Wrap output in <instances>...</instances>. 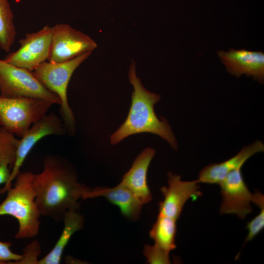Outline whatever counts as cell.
<instances>
[{
    "instance_id": "obj_1",
    "label": "cell",
    "mask_w": 264,
    "mask_h": 264,
    "mask_svg": "<svg viewBox=\"0 0 264 264\" xmlns=\"http://www.w3.org/2000/svg\"><path fill=\"white\" fill-rule=\"evenodd\" d=\"M44 166L33 179L35 202L42 216L62 221L67 211L79 210L78 200L91 188L78 181L74 168L61 156L47 155Z\"/></svg>"
},
{
    "instance_id": "obj_2",
    "label": "cell",
    "mask_w": 264,
    "mask_h": 264,
    "mask_svg": "<svg viewBox=\"0 0 264 264\" xmlns=\"http://www.w3.org/2000/svg\"><path fill=\"white\" fill-rule=\"evenodd\" d=\"M128 75L133 88L131 106L124 122L111 135V144H117L131 135L148 132L160 136L173 149L177 150V143L170 124L164 118L159 119L154 111V106L160 100V96L143 86L137 76L133 61L130 65Z\"/></svg>"
},
{
    "instance_id": "obj_3",
    "label": "cell",
    "mask_w": 264,
    "mask_h": 264,
    "mask_svg": "<svg viewBox=\"0 0 264 264\" xmlns=\"http://www.w3.org/2000/svg\"><path fill=\"white\" fill-rule=\"evenodd\" d=\"M34 174L29 171L20 173L13 187L7 191V196L0 204V216L9 215L18 221L17 239L33 238L39 233L41 215L35 202L33 186Z\"/></svg>"
},
{
    "instance_id": "obj_4",
    "label": "cell",
    "mask_w": 264,
    "mask_h": 264,
    "mask_svg": "<svg viewBox=\"0 0 264 264\" xmlns=\"http://www.w3.org/2000/svg\"><path fill=\"white\" fill-rule=\"evenodd\" d=\"M91 54L92 52H88L63 62L45 61L32 71L36 78L60 99L61 118L67 132L71 134L75 132V119L68 103L67 88L74 71Z\"/></svg>"
},
{
    "instance_id": "obj_5",
    "label": "cell",
    "mask_w": 264,
    "mask_h": 264,
    "mask_svg": "<svg viewBox=\"0 0 264 264\" xmlns=\"http://www.w3.org/2000/svg\"><path fill=\"white\" fill-rule=\"evenodd\" d=\"M53 104L42 99L0 96V126L22 138L34 122L46 114Z\"/></svg>"
},
{
    "instance_id": "obj_6",
    "label": "cell",
    "mask_w": 264,
    "mask_h": 264,
    "mask_svg": "<svg viewBox=\"0 0 264 264\" xmlns=\"http://www.w3.org/2000/svg\"><path fill=\"white\" fill-rule=\"evenodd\" d=\"M0 96L13 98L26 97L44 99L60 105L54 93L46 88L32 71L0 59Z\"/></svg>"
},
{
    "instance_id": "obj_7",
    "label": "cell",
    "mask_w": 264,
    "mask_h": 264,
    "mask_svg": "<svg viewBox=\"0 0 264 264\" xmlns=\"http://www.w3.org/2000/svg\"><path fill=\"white\" fill-rule=\"evenodd\" d=\"M66 132L62 118L53 112L46 114L34 122L19 140L14 165L8 182L0 189V195L4 194L12 187V182L20 173V169L28 153L41 139L49 135H63Z\"/></svg>"
},
{
    "instance_id": "obj_8",
    "label": "cell",
    "mask_w": 264,
    "mask_h": 264,
    "mask_svg": "<svg viewBox=\"0 0 264 264\" xmlns=\"http://www.w3.org/2000/svg\"><path fill=\"white\" fill-rule=\"evenodd\" d=\"M52 27L46 25L38 31L28 33L19 40L20 47L3 60L12 65L34 70L48 60L52 41Z\"/></svg>"
},
{
    "instance_id": "obj_9",
    "label": "cell",
    "mask_w": 264,
    "mask_h": 264,
    "mask_svg": "<svg viewBox=\"0 0 264 264\" xmlns=\"http://www.w3.org/2000/svg\"><path fill=\"white\" fill-rule=\"evenodd\" d=\"M97 46L89 36L66 23L52 27L51 47L48 61L53 63L70 60Z\"/></svg>"
},
{
    "instance_id": "obj_10",
    "label": "cell",
    "mask_w": 264,
    "mask_h": 264,
    "mask_svg": "<svg viewBox=\"0 0 264 264\" xmlns=\"http://www.w3.org/2000/svg\"><path fill=\"white\" fill-rule=\"evenodd\" d=\"M222 202L220 206V214H233L241 219L251 213V203L255 194L249 190L242 176L241 168L228 174L220 183Z\"/></svg>"
},
{
    "instance_id": "obj_11",
    "label": "cell",
    "mask_w": 264,
    "mask_h": 264,
    "mask_svg": "<svg viewBox=\"0 0 264 264\" xmlns=\"http://www.w3.org/2000/svg\"><path fill=\"white\" fill-rule=\"evenodd\" d=\"M167 182L168 186L160 189L164 199L159 203V214L177 220L187 201L195 200L202 194L197 180L182 181L180 176L169 172Z\"/></svg>"
},
{
    "instance_id": "obj_12",
    "label": "cell",
    "mask_w": 264,
    "mask_h": 264,
    "mask_svg": "<svg viewBox=\"0 0 264 264\" xmlns=\"http://www.w3.org/2000/svg\"><path fill=\"white\" fill-rule=\"evenodd\" d=\"M218 55L230 74L236 77L245 74L263 83L264 53L263 52L230 48L228 52L218 51Z\"/></svg>"
},
{
    "instance_id": "obj_13",
    "label": "cell",
    "mask_w": 264,
    "mask_h": 264,
    "mask_svg": "<svg viewBox=\"0 0 264 264\" xmlns=\"http://www.w3.org/2000/svg\"><path fill=\"white\" fill-rule=\"evenodd\" d=\"M264 145L257 140L243 147L237 154L230 158L219 163L207 165L199 172L197 181L200 183L220 185L230 172L241 168L244 163L255 154L263 152Z\"/></svg>"
},
{
    "instance_id": "obj_14",
    "label": "cell",
    "mask_w": 264,
    "mask_h": 264,
    "mask_svg": "<svg viewBox=\"0 0 264 264\" xmlns=\"http://www.w3.org/2000/svg\"><path fill=\"white\" fill-rule=\"evenodd\" d=\"M155 150L146 148L136 157L130 169L123 176L121 183L128 188L143 204L152 200L147 183V172Z\"/></svg>"
},
{
    "instance_id": "obj_15",
    "label": "cell",
    "mask_w": 264,
    "mask_h": 264,
    "mask_svg": "<svg viewBox=\"0 0 264 264\" xmlns=\"http://www.w3.org/2000/svg\"><path fill=\"white\" fill-rule=\"evenodd\" d=\"M98 197H104L116 205L122 214L128 219L136 220L140 216L143 204L128 188L121 183L112 188H91L85 193L82 199Z\"/></svg>"
},
{
    "instance_id": "obj_16",
    "label": "cell",
    "mask_w": 264,
    "mask_h": 264,
    "mask_svg": "<svg viewBox=\"0 0 264 264\" xmlns=\"http://www.w3.org/2000/svg\"><path fill=\"white\" fill-rule=\"evenodd\" d=\"M64 228L61 234L52 250L38 264H59L63 252L72 235L82 229L85 219L79 211L69 210L64 214L63 220Z\"/></svg>"
},
{
    "instance_id": "obj_17",
    "label": "cell",
    "mask_w": 264,
    "mask_h": 264,
    "mask_svg": "<svg viewBox=\"0 0 264 264\" xmlns=\"http://www.w3.org/2000/svg\"><path fill=\"white\" fill-rule=\"evenodd\" d=\"M176 222L173 218L158 214L150 232L154 244L168 252L176 248Z\"/></svg>"
},
{
    "instance_id": "obj_18",
    "label": "cell",
    "mask_w": 264,
    "mask_h": 264,
    "mask_svg": "<svg viewBox=\"0 0 264 264\" xmlns=\"http://www.w3.org/2000/svg\"><path fill=\"white\" fill-rule=\"evenodd\" d=\"M17 32L14 15L8 0H0V47L8 52L12 46Z\"/></svg>"
},
{
    "instance_id": "obj_19",
    "label": "cell",
    "mask_w": 264,
    "mask_h": 264,
    "mask_svg": "<svg viewBox=\"0 0 264 264\" xmlns=\"http://www.w3.org/2000/svg\"><path fill=\"white\" fill-rule=\"evenodd\" d=\"M19 140L15 135L2 127L0 128V165H14Z\"/></svg>"
},
{
    "instance_id": "obj_20",
    "label": "cell",
    "mask_w": 264,
    "mask_h": 264,
    "mask_svg": "<svg viewBox=\"0 0 264 264\" xmlns=\"http://www.w3.org/2000/svg\"><path fill=\"white\" fill-rule=\"evenodd\" d=\"M169 253L154 244H146L144 247L143 254L146 258L147 263L150 264H171Z\"/></svg>"
},
{
    "instance_id": "obj_21",
    "label": "cell",
    "mask_w": 264,
    "mask_h": 264,
    "mask_svg": "<svg viewBox=\"0 0 264 264\" xmlns=\"http://www.w3.org/2000/svg\"><path fill=\"white\" fill-rule=\"evenodd\" d=\"M259 207L261 210L259 214L248 222L246 225L248 234L245 243L252 240L264 228V204Z\"/></svg>"
},
{
    "instance_id": "obj_22",
    "label": "cell",
    "mask_w": 264,
    "mask_h": 264,
    "mask_svg": "<svg viewBox=\"0 0 264 264\" xmlns=\"http://www.w3.org/2000/svg\"><path fill=\"white\" fill-rule=\"evenodd\" d=\"M12 243L0 241V264H17L22 258V254H16L10 249Z\"/></svg>"
},
{
    "instance_id": "obj_23",
    "label": "cell",
    "mask_w": 264,
    "mask_h": 264,
    "mask_svg": "<svg viewBox=\"0 0 264 264\" xmlns=\"http://www.w3.org/2000/svg\"><path fill=\"white\" fill-rule=\"evenodd\" d=\"M40 246L37 241L32 242L25 248L22 258L17 264H37V260L41 253Z\"/></svg>"
},
{
    "instance_id": "obj_24",
    "label": "cell",
    "mask_w": 264,
    "mask_h": 264,
    "mask_svg": "<svg viewBox=\"0 0 264 264\" xmlns=\"http://www.w3.org/2000/svg\"><path fill=\"white\" fill-rule=\"evenodd\" d=\"M11 172L8 166L0 165V185L8 182Z\"/></svg>"
}]
</instances>
